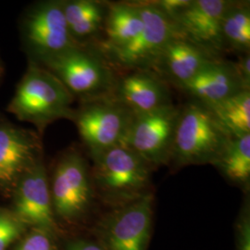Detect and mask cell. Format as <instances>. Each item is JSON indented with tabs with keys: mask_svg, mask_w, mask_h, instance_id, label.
<instances>
[{
	"mask_svg": "<svg viewBox=\"0 0 250 250\" xmlns=\"http://www.w3.org/2000/svg\"><path fill=\"white\" fill-rule=\"evenodd\" d=\"M92 183L102 200L114 208L149 193L152 167L124 144L90 152Z\"/></svg>",
	"mask_w": 250,
	"mask_h": 250,
	"instance_id": "6da1fadb",
	"label": "cell"
},
{
	"mask_svg": "<svg viewBox=\"0 0 250 250\" xmlns=\"http://www.w3.org/2000/svg\"><path fill=\"white\" fill-rule=\"evenodd\" d=\"M231 140L209 107L190 100L180 107L170 162L178 166L213 164Z\"/></svg>",
	"mask_w": 250,
	"mask_h": 250,
	"instance_id": "7a4b0ae2",
	"label": "cell"
},
{
	"mask_svg": "<svg viewBox=\"0 0 250 250\" xmlns=\"http://www.w3.org/2000/svg\"><path fill=\"white\" fill-rule=\"evenodd\" d=\"M43 62L72 96L90 101L113 93L118 75L96 48L90 51L77 45Z\"/></svg>",
	"mask_w": 250,
	"mask_h": 250,
	"instance_id": "3957f363",
	"label": "cell"
},
{
	"mask_svg": "<svg viewBox=\"0 0 250 250\" xmlns=\"http://www.w3.org/2000/svg\"><path fill=\"white\" fill-rule=\"evenodd\" d=\"M73 96L52 72L31 66L20 83L9 110L21 120L45 125L62 118H74Z\"/></svg>",
	"mask_w": 250,
	"mask_h": 250,
	"instance_id": "277c9868",
	"label": "cell"
},
{
	"mask_svg": "<svg viewBox=\"0 0 250 250\" xmlns=\"http://www.w3.org/2000/svg\"><path fill=\"white\" fill-rule=\"evenodd\" d=\"M143 19L140 34L127 45L98 50L115 72L151 70L153 64L170 40L177 36L174 22L152 1L135 2Z\"/></svg>",
	"mask_w": 250,
	"mask_h": 250,
	"instance_id": "5b68a950",
	"label": "cell"
},
{
	"mask_svg": "<svg viewBox=\"0 0 250 250\" xmlns=\"http://www.w3.org/2000/svg\"><path fill=\"white\" fill-rule=\"evenodd\" d=\"M179 111L180 107L170 104L135 115L123 144L152 168L169 164Z\"/></svg>",
	"mask_w": 250,
	"mask_h": 250,
	"instance_id": "8992f818",
	"label": "cell"
},
{
	"mask_svg": "<svg viewBox=\"0 0 250 250\" xmlns=\"http://www.w3.org/2000/svg\"><path fill=\"white\" fill-rule=\"evenodd\" d=\"M134 115L112 96L86 101L74 118L90 152L124 143Z\"/></svg>",
	"mask_w": 250,
	"mask_h": 250,
	"instance_id": "52a82bcc",
	"label": "cell"
},
{
	"mask_svg": "<svg viewBox=\"0 0 250 250\" xmlns=\"http://www.w3.org/2000/svg\"><path fill=\"white\" fill-rule=\"evenodd\" d=\"M154 195L146 194L114 208L101 224L104 250H146L151 232Z\"/></svg>",
	"mask_w": 250,
	"mask_h": 250,
	"instance_id": "ba28073f",
	"label": "cell"
},
{
	"mask_svg": "<svg viewBox=\"0 0 250 250\" xmlns=\"http://www.w3.org/2000/svg\"><path fill=\"white\" fill-rule=\"evenodd\" d=\"M93 193L84 159L76 152L65 155L56 167L50 188L55 213L65 220L78 218L89 208Z\"/></svg>",
	"mask_w": 250,
	"mask_h": 250,
	"instance_id": "9c48e42d",
	"label": "cell"
},
{
	"mask_svg": "<svg viewBox=\"0 0 250 250\" xmlns=\"http://www.w3.org/2000/svg\"><path fill=\"white\" fill-rule=\"evenodd\" d=\"M230 4L229 0H191L172 21L178 36L223 58L222 22Z\"/></svg>",
	"mask_w": 250,
	"mask_h": 250,
	"instance_id": "30bf717a",
	"label": "cell"
},
{
	"mask_svg": "<svg viewBox=\"0 0 250 250\" xmlns=\"http://www.w3.org/2000/svg\"><path fill=\"white\" fill-rule=\"evenodd\" d=\"M15 214L21 223L36 227L47 235L56 230L50 188L44 166L36 162L19 184Z\"/></svg>",
	"mask_w": 250,
	"mask_h": 250,
	"instance_id": "8fae6325",
	"label": "cell"
},
{
	"mask_svg": "<svg viewBox=\"0 0 250 250\" xmlns=\"http://www.w3.org/2000/svg\"><path fill=\"white\" fill-rule=\"evenodd\" d=\"M111 96L134 116L173 104L167 83L151 70H134L118 75Z\"/></svg>",
	"mask_w": 250,
	"mask_h": 250,
	"instance_id": "7c38bea8",
	"label": "cell"
},
{
	"mask_svg": "<svg viewBox=\"0 0 250 250\" xmlns=\"http://www.w3.org/2000/svg\"><path fill=\"white\" fill-rule=\"evenodd\" d=\"M218 59L221 57L209 53L177 35L165 45L151 71L166 83L180 88Z\"/></svg>",
	"mask_w": 250,
	"mask_h": 250,
	"instance_id": "4fadbf2b",
	"label": "cell"
},
{
	"mask_svg": "<svg viewBox=\"0 0 250 250\" xmlns=\"http://www.w3.org/2000/svg\"><path fill=\"white\" fill-rule=\"evenodd\" d=\"M26 34L43 62L78 45L69 32L60 3H45L34 10L27 21Z\"/></svg>",
	"mask_w": 250,
	"mask_h": 250,
	"instance_id": "5bb4252c",
	"label": "cell"
},
{
	"mask_svg": "<svg viewBox=\"0 0 250 250\" xmlns=\"http://www.w3.org/2000/svg\"><path fill=\"white\" fill-rule=\"evenodd\" d=\"M179 89L184 91L191 100L207 107L228 99L246 87L232 62L218 59L208 64Z\"/></svg>",
	"mask_w": 250,
	"mask_h": 250,
	"instance_id": "9a60e30c",
	"label": "cell"
},
{
	"mask_svg": "<svg viewBox=\"0 0 250 250\" xmlns=\"http://www.w3.org/2000/svg\"><path fill=\"white\" fill-rule=\"evenodd\" d=\"M37 143L29 135L11 127H0V184L9 186L34 162Z\"/></svg>",
	"mask_w": 250,
	"mask_h": 250,
	"instance_id": "2e32d148",
	"label": "cell"
},
{
	"mask_svg": "<svg viewBox=\"0 0 250 250\" xmlns=\"http://www.w3.org/2000/svg\"><path fill=\"white\" fill-rule=\"evenodd\" d=\"M143 26L140 9L135 2L108 3L103 29L105 37L95 48L107 50L127 45L140 34Z\"/></svg>",
	"mask_w": 250,
	"mask_h": 250,
	"instance_id": "e0dca14e",
	"label": "cell"
},
{
	"mask_svg": "<svg viewBox=\"0 0 250 250\" xmlns=\"http://www.w3.org/2000/svg\"><path fill=\"white\" fill-rule=\"evenodd\" d=\"M107 7L108 2L93 0H75L62 4L63 14L73 40L97 36L103 30Z\"/></svg>",
	"mask_w": 250,
	"mask_h": 250,
	"instance_id": "ac0fdd59",
	"label": "cell"
},
{
	"mask_svg": "<svg viewBox=\"0 0 250 250\" xmlns=\"http://www.w3.org/2000/svg\"><path fill=\"white\" fill-rule=\"evenodd\" d=\"M208 107L232 138L250 134V90H242Z\"/></svg>",
	"mask_w": 250,
	"mask_h": 250,
	"instance_id": "d6986e66",
	"label": "cell"
},
{
	"mask_svg": "<svg viewBox=\"0 0 250 250\" xmlns=\"http://www.w3.org/2000/svg\"><path fill=\"white\" fill-rule=\"evenodd\" d=\"M224 50L235 53H250V2L231 1L222 22Z\"/></svg>",
	"mask_w": 250,
	"mask_h": 250,
	"instance_id": "ffe728a7",
	"label": "cell"
},
{
	"mask_svg": "<svg viewBox=\"0 0 250 250\" xmlns=\"http://www.w3.org/2000/svg\"><path fill=\"white\" fill-rule=\"evenodd\" d=\"M233 184L249 189L250 182V134L232 138L212 164Z\"/></svg>",
	"mask_w": 250,
	"mask_h": 250,
	"instance_id": "44dd1931",
	"label": "cell"
},
{
	"mask_svg": "<svg viewBox=\"0 0 250 250\" xmlns=\"http://www.w3.org/2000/svg\"><path fill=\"white\" fill-rule=\"evenodd\" d=\"M21 232V222L17 218L0 212V250H8Z\"/></svg>",
	"mask_w": 250,
	"mask_h": 250,
	"instance_id": "7402d4cb",
	"label": "cell"
},
{
	"mask_svg": "<svg viewBox=\"0 0 250 250\" xmlns=\"http://www.w3.org/2000/svg\"><path fill=\"white\" fill-rule=\"evenodd\" d=\"M237 250H250V217L249 203L243 208L237 224Z\"/></svg>",
	"mask_w": 250,
	"mask_h": 250,
	"instance_id": "603a6c76",
	"label": "cell"
},
{
	"mask_svg": "<svg viewBox=\"0 0 250 250\" xmlns=\"http://www.w3.org/2000/svg\"><path fill=\"white\" fill-rule=\"evenodd\" d=\"M17 250H53L49 236L36 230L23 240Z\"/></svg>",
	"mask_w": 250,
	"mask_h": 250,
	"instance_id": "cb8c5ba5",
	"label": "cell"
},
{
	"mask_svg": "<svg viewBox=\"0 0 250 250\" xmlns=\"http://www.w3.org/2000/svg\"><path fill=\"white\" fill-rule=\"evenodd\" d=\"M191 0H160L152 1L153 5L161 10L165 15L173 21L179 13L186 9Z\"/></svg>",
	"mask_w": 250,
	"mask_h": 250,
	"instance_id": "d4e9b609",
	"label": "cell"
},
{
	"mask_svg": "<svg viewBox=\"0 0 250 250\" xmlns=\"http://www.w3.org/2000/svg\"><path fill=\"white\" fill-rule=\"evenodd\" d=\"M244 84L250 89V54H240L236 62H232Z\"/></svg>",
	"mask_w": 250,
	"mask_h": 250,
	"instance_id": "484cf974",
	"label": "cell"
},
{
	"mask_svg": "<svg viewBox=\"0 0 250 250\" xmlns=\"http://www.w3.org/2000/svg\"><path fill=\"white\" fill-rule=\"evenodd\" d=\"M67 250H104L103 248L99 247V245L94 244L92 242L78 240L71 243L68 246Z\"/></svg>",
	"mask_w": 250,
	"mask_h": 250,
	"instance_id": "4316f807",
	"label": "cell"
},
{
	"mask_svg": "<svg viewBox=\"0 0 250 250\" xmlns=\"http://www.w3.org/2000/svg\"><path fill=\"white\" fill-rule=\"evenodd\" d=\"M0 72H1V68H0Z\"/></svg>",
	"mask_w": 250,
	"mask_h": 250,
	"instance_id": "83f0119b",
	"label": "cell"
}]
</instances>
